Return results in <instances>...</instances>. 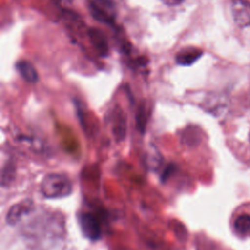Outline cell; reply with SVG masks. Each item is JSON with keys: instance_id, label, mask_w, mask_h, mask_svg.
<instances>
[{"instance_id": "obj_1", "label": "cell", "mask_w": 250, "mask_h": 250, "mask_svg": "<svg viewBox=\"0 0 250 250\" xmlns=\"http://www.w3.org/2000/svg\"><path fill=\"white\" fill-rule=\"evenodd\" d=\"M22 234L31 247L49 249L63 238V217L59 213H43L23 228Z\"/></svg>"}, {"instance_id": "obj_6", "label": "cell", "mask_w": 250, "mask_h": 250, "mask_svg": "<svg viewBox=\"0 0 250 250\" xmlns=\"http://www.w3.org/2000/svg\"><path fill=\"white\" fill-rule=\"evenodd\" d=\"M230 9L236 25L241 28L250 25V1L232 0Z\"/></svg>"}, {"instance_id": "obj_11", "label": "cell", "mask_w": 250, "mask_h": 250, "mask_svg": "<svg viewBox=\"0 0 250 250\" xmlns=\"http://www.w3.org/2000/svg\"><path fill=\"white\" fill-rule=\"evenodd\" d=\"M234 229L240 234H247L250 232V215L241 214L234 221Z\"/></svg>"}, {"instance_id": "obj_9", "label": "cell", "mask_w": 250, "mask_h": 250, "mask_svg": "<svg viewBox=\"0 0 250 250\" xmlns=\"http://www.w3.org/2000/svg\"><path fill=\"white\" fill-rule=\"evenodd\" d=\"M202 55H203L202 50L193 48V47H188V48L180 50L177 53L175 60H176V62L180 65L189 66L192 63H194Z\"/></svg>"}, {"instance_id": "obj_12", "label": "cell", "mask_w": 250, "mask_h": 250, "mask_svg": "<svg viewBox=\"0 0 250 250\" xmlns=\"http://www.w3.org/2000/svg\"><path fill=\"white\" fill-rule=\"evenodd\" d=\"M15 166L12 163H7L2 169L1 175V185L2 187H9L15 179L16 175Z\"/></svg>"}, {"instance_id": "obj_10", "label": "cell", "mask_w": 250, "mask_h": 250, "mask_svg": "<svg viewBox=\"0 0 250 250\" xmlns=\"http://www.w3.org/2000/svg\"><path fill=\"white\" fill-rule=\"evenodd\" d=\"M16 69L22 79L28 83H36L38 81V73L35 67L27 61H19L16 63Z\"/></svg>"}, {"instance_id": "obj_5", "label": "cell", "mask_w": 250, "mask_h": 250, "mask_svg": "<svg viewBox=\"0 0 250 250\" xmlns=\"http://www.w3.org/2000/svg\"><path fill=\"white\" fill-rule=\"evenodd\" d=\"M34 203L31 199L27 198L24 200H21L16 204H14L9 210L6 215V222L14 226L18 224L24 216L30 214L33 211Z\"/></svg>"}, {"instance_id": "obj_4", "label": "cell", "mask_w": 250, "mask_h": 250, "mask_svg": "<svg viewBox=\"0 0 250 250\" xmlns=\"http://www.w3.org/2000/svg\"><path fill=\"white\" fill-rule=\"evenodd\" d=\"M78 224L83 234L90 240L96 241L102 235L101 224L98 218L90 212H81L78 215Z\"/></svg>"}, {"instance_id": "obj_3", "label": "cell", "mask_w": 250, "mask_h": 250, "mask_svg": "<svg viewBox=\"0 0 250 250\" xmlns=\"http://www.w3.org/2000/svg\"><path fill=\"white\" fill-rule=\"evenodd\" d=\"M89 11L98 21L112 24L116 19V6L112 0H90Z\"/></svg>"}, {"instance_id": "obj_7", "label": "cell", "mask_w": 250, "mask_h": 250, "mask_svg": "<svg viewBox=\"0 0 250 250\" xmlns=\"http://www.w3.org/2000/svg\"><path fill=\"white\" fill-rule=\"evenodd\" d=\"M111 125H112V132L116 139V141H122L126 136V116L123 110L119 106H115L114 109L111 111Z\"/></svg>"}, {"instance_id": "obj_14", "label": "cell", "mask_w": 250, "mask_h": 250, "mask_svg": "<svg viewBox=\"0 0 250 250\" xmlns=\"http://www.w3.org/2000/svg\"><path fill=\"white\" fill-rule=\"evenodd\" d=\"M160 1L167 6H179L183 4L186 0H160Z\"/></svg>"}, {"instance_id": "obj_13", "label": "cell", "mask_w": 250, "mask_h": 250, "mask_svg": "<svg viewBox=\"0 0 250 250\" xmlns=\"http://www.w3.org/2000/svg\"><path fill=\"white\" fill-rule=\"evenodd\" d=\"M175 170H176L175 165L171 164V165L167 166V167H166V169L163 171V174H162V176H161V180H162V182L167 181V180H168V178L172 175V173H173Z\"/></svg>"}, {"instance_id": "obj_8", "label": "cell", "mask_w": 250, "mask_h": 250, "mask_svg": "<svg viewBox=\"0 0 250 250\" xmlns=\"http://www.w3.org/2000/svg\"><path fill=\"white\" fill-rule=\"evenodd\" d=\"M88 37L90 39L91 44L95 48L96 52L101 56V57H106L108 55L109 47L108 43L106 40L105 35L104 32L95 27H91L88 29Z\"/></svg>"}, {"instance_id": "obj_2", "label": "cell", "mask_w": 250, "mask_h": 250, "mask_svg": "<svg viewBox=\"0 0 250 250\" xmlns=\"http://www.w3.org/2000/svg\"><path fill=\"white\" fill-rule=\"evenodd\" d=\"M40 191L45 198H62L72 192V183L64 174L51 173L44 177L40 184Z\"/></svg>"}]
</instances>
